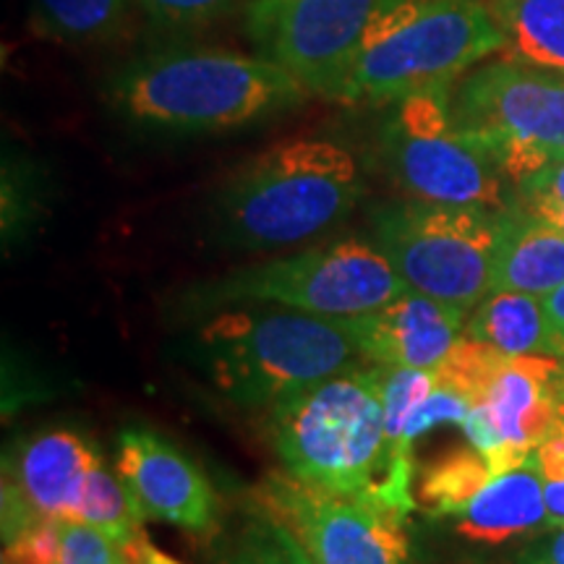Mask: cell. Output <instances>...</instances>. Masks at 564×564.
<instances>
[{
	"instance_id": "cell-1",
	"label": "cell",
	"mask_w": 564,
	"mask_h": 564,
	"mask_svg": "<svg viewBox=\"0 0 564 564\" xmlns=\"http://www.w3.org/2000/svg\"><path fill=\"white\" fill-rule=\"evenodd\" d=\"M308 97L278 63L225 47H162L126 61L105 82L108 108L123 123L173 137L249 129Z\"/></svg>"
},
{
	"instance_id": "cell-2",
	"label": "cell",
	"mask_w": 564,
	"mask_h": 564,
	"mask_svg": "<svg viewBox=\"0 0 564 564\" xmlns=\"http://www.w3.org/2000/svg\"><path fill=\"white\" fill-rule=\"evenodd\" d=\"M366 196L361 165L329 139H288L246 160L215 196L220 241L285 249L340 225Z\"/></svg>"
},
{
	"instance_id": "cell-3",
	"label": "cell",
	"mask_w": 564,
	"mask_h": 564,
	"mask_svg": "<svg viewBox=\"0 0 564 564\" xmlns=\"http://www.w3.org/2000/svg\"><path fill=\"white\" fill-rule=\"evenodd\" d=\"M196 345L225 398L267 411L364 361L350 319L262 303L220 308L199 329Z\"/></svg>"
},
{
	"instance_id": "cell-4",
	"label": "cell",
	"mask_w": 564,
	"mask_h": 564,
	"mask_svg": "<svg viewBox=\"0 0 564 564\" xmlns=\"http://www.w3.org/2000/svg\"><path fill=\"white\" fill-rule=\"evenodd\" d=\"M502 45L491 0H392L366 32L337 102L392 105L455 87Z\"/></svg>"
},
{
	"instance_id": "cell-5",
	"label": "cell",
	"mask_w": 564,
	"mask_h": 564,
	"mask_svg": "<svg viewBox=\"0 0 564 564\" xmlns=\"http://www.w3.org/2000/svg\"><path fill=\"white\" fill-rule=\"evenodd\" d=\"M270 440L285 474L303 484L373 499L387 470L377 366H352L270 408Z\"/></svg>"
},
{
	"instance_id": "cell-6",
	"label": "cell",
	"mask_w": 564,
	"mask_h": 564,
	"mask_svg": "<svg viewBox=\"0 0 564 564\" xmlns=\"http://www.w3.org/2000/svg\"><path fill=\"white\" fill-rule=\"evenodd\" d=\"M505 212L408 196L373 207L371 241L408 288L474 312L497 291Z\"/></svg>"
},
{
	"instance_id": "cell-7",
	"label": "cell",
	"mask_w": 564,
	"mask_h": 564,
	"mask_svg": "<svg viewBox=\"0 0 564 564\" xmlns=\"http://www.w3.org/2000/svg\"><path fill=\"white\" fill-rule=\"evenodd\" d=\"M403 291L408 285L377 243L340 238L293 257L232 270L196 288L192 301L212 308L262 303L352 319L384 306Z\"/></svg>"
},
{
	"instance_id": "cell-8",
	"label": "cell",
	"mask_w": 564,
	"mask_h": 564,
	"mask_svg": "<svg viewBox=\"0 0 564 564\" xmlns=\"http://www.w3.org/2000/svg\"><path fill=\"white\" fill-rule=\"evenodd\" d=\"M453 89H429L390 105L379 129V158L411 199L455 207L510 209L512 183L453 118Z\"/></svg>"
},
{
	"instance_id": "cell-9",
	"label": "cell",
	"mask_w": 564,
	"mask_h": 564,
	"mask_svg": "<svg viewBox=\"0 0 564 564\" xmlns=\"http://www.w3.org/2000/svg\"><path fill=\"white\" fill-rule=\"evenodd\" d=\"M449 105L514 186L564 160V74L497 58L468 70Z\"/></svg>"
},
{
	"instance_id": "cell-10",
	"label": "cell",
	"mask_w": 564,
	"mask_h": 564,
	"mask_svg": "<svg viewBox=\"0 0 564 564\" xmlns=\"http://www.w3.org/2000/svg\"><path fill=\"white\" fill-rule=\"evenodd\" d=\"M392 0H251L243 30L253 53L316 97L340 100L366 32Z\"/></svg>"
},
{
	"instance_id": "cell-11",
	"label": "cell",
	"mask_w": 564,
	"mask_h": 564,
	"mask_svg": "<svg viewBox=\"0 0 564 564\" xmlns=\"http://www.w3.org/2000/svg\"><path fill=\"white\" fill-rule=\"evenodd\" d=\"M257 502L291 528L316 564H413L405 520L373 499L303 484L278 470L259 484Z\"/></svg>"
},
{
	"instance_id": "cell-12",
	"label": "cell",
	"mask_w": 564,
	"mask_h": 564,
	"mask_svg": "<svg viewBox=\"0 0 564 564\" xmlns=\"http://www.w3.org/2000/svg\"><path fill=\"white\" fill-rule=\"evenodd\" d=\"M141 518L209 535L220 523V499L192 457L150 429L129 426L118 436V465Z\"/></svg>"
},
{
	"instance_id": "cell-13",
	"label": "cell",
	"mask_w": 564,
	"mask_h": 564,
	"mask_svg": "<svg viewBox=\"0 0 564 564\" xmlns=\"http://www.w3.org/2000/svg\"><path fill=\"white\" fill-rule=\"evenodd\" d=\"M564 366L556 356H512L481 400L497 449L486 457L494 478L535 453L564 415Z\"/></svg>"
},
{
	"instance_id": "cell-14",
	"label": "cell",
	"mask_w": 564,
	"mask_h": 564,
	"mask_svg": "<svg viewBox=\"0 0 564 564\" xmlns=\"http://www.w3.org/2000/svg\"><path fill=\"white\" fill-rule=\"evenodd\" d=\"M468 314L465 308L408 288L384 306L352 316L350 322L364 361L400 369H434L463 337Z\"/></svg>"
},
{
	"instance_id": "cell-15",
	"label": "cell",
	"mask_w": 564,
	"mask_h": 564,
	"mask_svg": "<svg viewBox=\"0 0 564 564\" xmlns=\"http://www.w3.org/2000/svg\"><path fill=\"white\" fill-rule=\"evenodd\" d=\"M97 449L68 429L32 436L11 468V481L37 518L74 520ZM9 476V474H6Z\"/></svg>"
},
{
	"instance_id": "cell-16",
	"label": "cell",
	"mask_w": 564,
	"mask_h": 564,
	"mask_svg": "<svg viewBox=\"0 0 564 564\" xmlns=\"http://www.w3.org/2000/svg\"><path fill=\"white\" fill-rule=\"evenodd\" d=\"M544 476L535 453L514 470L491 478L457 518V533L484 546L549 531Z\"/></svg>"
},
{
	"instance_id": "cell-17",
	"label": "cell",
	"mask_w": 564,
	"mask_h": 564,
	"mask_svg": "<svg viewBox=\"0 0 564 564\" xmlns=\"http://www.w3.org/2000/svg\"><path fill=\"white\" fill-rule=\"evenodd\" d=\"M560 285H564V230L531 209L512 204L505 212L497 291L544 299Z\"/></svg>"
},
{
	"instance_id": "cell-18",
	"label": "cell",
	"mask_w": 564,
	"mask_h": 564,
	"mask_svg": "<svg viewBox=\"0 0 564 564\" xmlns=\"http://www.w3.org/2000/svg\"><path fill=\"white\" fill-rule=\"evenodd\" d=\"M463 335L507 356H556L544 301L535 295L494 291L468 314Z\"/></svg>"
},
{
	"instance_id": "cell-19",
	"label": "cell",
	"mask_w": 564,
	"mask_h": 564,
	"mask_svg": "<svg viewBox=\"0 0 564 564\" xmlns=\"http://www.w3.org/2000/svg\"><path fill=\"white\" fill-rule=\"evenodd\" d=\"M505 34L499 58L564 74V0H491Z\"/></svg>"
},
{
	"instance_id": "cell-20",
	"label": "cell",
	"mask_w": 564,
	"mask_h": 564,
	"mask_svg": "<svg viewBox=\"0 0 564 564\" xmlns=\"http://www.w3.org/2000/svg\"><path fill=\"white\" fill-rule=\"evenodd\" d=\"M133 0H30V30L63 45H97L123 24Z\"/></svg>"
},
{
	"instance_id": "cell-21",
	"label": "cell",
	"mask_w": 564,
	"mask_h": 564,
	"mask_svg": "<svg viewBox=\"0 0 564 564\" xmlns=\"http://www.w3.org/2000/svg\"><path fill=\"white\" fill-rule=\"evenodd\" d=\"M494 478L491 465L474 444L455 447L426 463L419 481V502L436 518H460L476 494Z\"/></svg>"
},
{
	"instance_id": "cell-22",
	"label": "cell",
	"mask_w": 564,
	"mask_h": 564,
	"mask_svg": "<svg viewBox=\"0 0 564 564\" xmlns=\"http://www.w3.org/2000/svg\"><path fill=\"white\" fill-rule=\"evenodd\" d=\"M74 520L100 528V531L112 535L123 546H129L137 535L144 533L147 523L141 518L139 507L133 505L121 474L118 470L112 474L102 457H97L95 468L89 470Z\"/></svg>"
},
{
	"instance_id": "cell-23",
	"label": "cell",
	"mask_w": 564,
	"mask_h": 564,
	"mask_svg": "<svg viewBox=\"0 0 564 564\" xmlns=\"http://www.w3.org/2000/svg\"><path fill=\"white\" fill-rule=\"evenodd\" d=\"M220 564H316L301 541L270 510L253 502L241 525L230 533Z\"/></svg>"
},
{
	"instance_id": "cell-24",
	"label": "cell",
	"mask_w": 564,
	"mask_h": 564,
	"mask_svg": "<svg viewBox=\"0 0 564 564\" xmlns=\"http://www.w3.org/2000/svg\"><path fill=\"white\" fill-rule=\"evenodd\" d=\"M510 358L512 356L497 350L494 345L470 340L463 335L455 343V348L447 352V358L440 366H434L436 384L449 387V390L463 394L470 405H476L486 398L491 382Z\"/></svg>"
},
{
	"instance_id": "cell-25",
	"label": "cell",
	"mask_w": 564,
	"mask_h": 564,
	"mask_svg": "<svg viewBox=\"0 0 564 564\" xmlns=\"http://www.w3.org/2000/svg\"><path fill=\"white\" fill-rule=\"evenodd\" d=\"M137 3L154 26L181 32L215 24L241 6H249L251 0H137Z\"/></svg>"
},
{
	"instance_id": "cell-26",
	"label": "cell",
	"mask_w": 564,
	"mask_h": 564,
	"mask_svg": "<svg viewBox=\"0 0 564 564\" xmlns=\"http://www.w3.org/2000/svg\"><path fill=\"white\" fill-rule=\"evenodd\" d=\"M55 564H129V554L100 528L61 520V552Z\"/></svg>"
},
{
	"instance_id": "cell-27",
	"label": "cell",
	"mask_w": 564,
	"mask_h": 564,
	"mask_svg": "<svg viewBox=\"0 0 564 564\" xmlns=\"http://www.w3.org/2000/svg\"><path fill=\"white\" fill-rule=\"evenodd\" d=\"M468 411H470V403L463 398V394L449 390V387L436 384L432 394L415 408L411 421H408L405 440H403L405 455L413 460L415 442H419L423 434L434 432L436 426H463L465 419H468Z\"/></svg>"
},
{
	"instance_id": "cell-28",
	"label": "cell",
	"mask_w": 564,
	"mask_h": 564,
	"mask_svg": "<svg viewBox=\"0 0 564 564\" xmlns=\"http://www.w3.org/2000/svg\"><path fill=\"white\" fill-rule=\"evenodd\" d=\"M61 552V520L42 518L3 541V564H55Z\"/></svg>"
},
{
	"instance_id": "cell-29",
	"label": "cell",
	"mask_w": 564,
	"mask_h": 564,
	"mask_svg": "<svg viewBox=\"0 0 564 564\" xmlns=\"http://www.w3.org/2000/svg\"><path fill=\"white\" fill-rule=\"evenodd\" d=\"M523 204L539 202H564V160L552 162L544 171H539L531 178L518 186Z\"/></svg>"
},
{
	"instance_id": "cell-30",
	"label": "cell",
	"mask_w": 564,
	"mask_h": 564,
	"mask_svg": "<svg viewBox=\"0 0 564 564\" xmlns=\"http://www.w3.org/2000/svg\"><path fill=\"white\" fill-rule=\"evenodd\" d=\"M535 460L544 481H564V415L554 432L535 447Z\"/></svg>"
},
{
	"instance_id": "cell-31",
	"label": "cell",
	"mask_w": 564,
	"mask_h": 564,
	"mask_svg": "<svg viewBox=\"0 0 564 564\" xmlns=\"http://www.w3.org/2000/svg\"><path fill=\"white\" fill-rule=\"evenodd\" d=\"M518 564H564V525L549 528L518 556Z\"/></svg>"
},
{
	"instance_id": "cell-32",
	"label": "cell",
	"mask_w": 564,
	"mask_h": 564,
	"mask_svg": "<svg viewBox=\"0 0 564 564\" xmlns=\"http://www.w3.org/2000/svg\"><path fill=\"white\" fill-rule=\"evenodd\" d=\"M541 301H544V312L549 319V329H552L556 358H564V285L544 295Z\"/></svg>"
},
{
	"instance_id": "cell-33",
	"label": "cell",
	"mask_w": 564,
	"mask_h": 564,
	"mask_svg": "<svg viewBox=\"0 0 564 564\" xmlns=\"http://www.w3.org/2000/svg\"><path fill=\"white\" fill-rule=\"evenodd\" d=\"M126 554H129V564H183L175 560V556L165 554L147 539V533L137 535L129 546H126Z\"/></svg>"
},
{
	"instance_id": "cell-34",
	"label": "cell",
	"mask_w": 564,
	"mask_h": 564,
	"mask_svg": "<svg viewBox=\"0 0 564 564\" xmlns=\"http://www.w3.org/2000/svg\"><path fill=\"white\" fill-rule=\"evenodd\" d=\"M544 497H546L549 528H562L564 525V481H546Z\"/></svg>"
},
{
	"instance_id": "cell-35",
	"label": "cell",
	"mask_w": 564,
	"mask_h": 564,
	"mask_svg": "<svg viewBox=\"0 0 564 564\" xmlns=\"http://www.w3.org/2000/svg\"><path fill=\"white\" fill-rule=\"evenodd\" d=\"M525 209H531L533 215L544 217V220L554 223L556 228L564 230V202H539V204H523Z\"/></svg>"
},
{
	"instance_id": "cell-36",
	"label": "cell",
	"mask_w": 564,
	"mask_h": 564,
	"mask_svg": "<svg viewBox=\"0 0 564 564\" xmlns=\"http://www.w3.org/2000/svg\"><path fill=\"white\" fill-rule=\"evenodd\" d=\"M562 400H564V377H562Z\"/></svg>"
}]
</instances>
